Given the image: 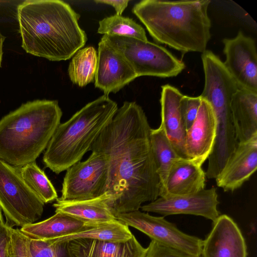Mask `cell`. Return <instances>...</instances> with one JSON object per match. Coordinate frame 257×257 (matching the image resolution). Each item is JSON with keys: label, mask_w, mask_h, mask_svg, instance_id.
Masks as SVG:
<instances>
[{"label": "cell", "mask_w": 257, "mask_h": 257, "mask_svg": "<svg viewBox=\"0 0 257 257\" xmlns=\"http://www.w3.org/2000/svg\"><path fill=\"white\" fill-rule=\"evenodd\" d=\"M22 47L28 53L59 61L69 59L85 44L80 15L60 0H32L17 8Z\"/></svg>", "instance_id": "2"}, {"label": "cell", "mask_w": 257, "mask_h": 257, "mask_svg": "<svg viewBox=\"0 0 257 257\" xmlns=\"http://www.w3.org/2000/svg\"><path fill=\"white\" fill-rule=\"evenodd\" d=\"M97 33L108 35L133 37L147 41L144 29L133 19L115 14L99 22Z\"/></svg>", "instance_id": "26"}, {"label": "cell", "mask_w": 257, "mask_h": 257, "mask_svg": "<svg viewBox=\"0 0 257 257\" xmlns=\"http://www.w3.org/2000/svg\"><path fill=\"white\" fill-rule=\"evenodd\" d=\"M151 129L142 107L125 101L90 147L89 151L107 158L108 175L104 194L114 215L139 210L143 203L159 197Z\"/></svg>", "instance_id": "1"}, {"label": "cell", "mask_w": 257, "mask_h": 257, "mask_svg": "<svg viewBox=\"0 0 257 257\" xmlns=\"http://www.w3.org/2000/svg\"><path fill=\"white\" fill-rule=\"evenodd\" d=\"M145 257H203L202 255L195 256L183 251L164 245L152 240L148 247Z\"/></svg>", "instance_id": "30"}, {"label": "cell", "mask_w": 257, "mask_h": 257, "mask_svg": "<svg viewBox=\"0 0 257 257\" xmlns=\"http://www.w3.org/2000/svg\"><path fill=\"white\" fill-rule=\"evenodd\" d=\"M202 98L200 96L192 97L183 95L180 103V111L186 131L190 128L197 115Z\"/></svg>", "instance_id": "29"}, {"label": "cell", "mask_w": 257, "mask_h": 257, "mask_svg": "<svg viewBox=\"0 0 257 257\" xmlns=\"http://www.w3.org/2000/svg\"><path fill=\"white\" fill-rule=\"evenodd\" d=\"M210 0H143L133 13L152 37L183 54L203 53L210 39Z\"/></svg>", "instance_id": "3"}, {"label": "cell", "mask_w": 257, "mask_h": 257, "mask_svg": "<svg viewBox=\"0 0 257 257\" xmlns=\"http://www.w3.org/2000/svg\"><path fill=\"white\" fill-rule=\"evenodd\" d=\"M115 216L117 220L135 228L164 245L195 256L202 254L203 240L182 232L164 217L152 216L139 210L118 213Z\"/></svg>", "instance_id": "9"}, {"label": "cell", "mask_w": 257, "mask_h": 257, "mask_svg": "<svg viewBox=\"0 0 257 257\" xmlns=\"http://www.w3.org/2000/svg\"><path fill=\"white\" fill-rule=\"evenodd\" d=\"M66 171L59 199L90 200L104 193L108 180V163L102 153L92 151L87 160L74 164Z\"/></svg>", "instance_id": "8"}, {"label": "cell", "mask_w": 257, "mask_h": 257, "mask_svg": "<svg viewBox=\"0 0 257 257\" xmlns=\"http://www.w3.org/2000/svg\"><path fill=\"white\" fill-rule=\"evenodd\" d=\"M216 135L214 111L210 104L202 99L196 117L186 131L185 150L187 158L202 166L212 151Z\"/></svg>", "instance_id": "14"}, {"label": "cell", "mask_w": 257, "mask_h": 257, "mask_svg": "<svg viewBox=\"0 0 257 257\" xmlns=\"http://www.w3.org/2000/svg\"><path fill=\"white\" fill-rule=\"evenodd\" d=\"M44 204L25 183L19 167L0 159V208L7 222L12 227L35 223Z\"/></svg>", "instance_id": "7"}, {"label": "cell", "mask_w": 257, "mask_h": 257, "mask_svg": "<svg viewBox=\"0 0 257 257\" xmlns=\"http://www.w3.org/2000/svg\"><path fill=\"white\" fill-rule=\"evenodd\" d=\"M11 226L5 222L2 213L0 214V257H9V248Z\"/></svg>", "instance_id": "31"}, {"label": "cell", "mask_w": 257, "mask_h": 257, "mask_svg": "<svg viewBox=\"0 0 257 257\" xmlns=\"http://www.w3.org/2000/svg\"><path fill=\"white\" fill-rule=\"evenodd\" d=\"M231 111L238 143L257 135V93L239 88L233 95Z\"/></svg>", "instance_id": "20"}, {"label": "cell", "mask_w": 257, "mask_h": 257, "mask_svg": "<svg viewBox=\"0 0 257 257\" xmlns=\"http://www.w3.org/2000/svg\"><path fill=\"white\" fill-rule=\"evenodd\" d=\"M30 238L20 229L11 227L9 257H33L30 249Z\"/></svg>", "instance_id": "28"}, {"label": "cell", "mask_w": 257, "mask_h": 257, "mask_svg": "<svg viewBox=\"0 0 257 257\" xmlns=\"http://www.w3.org/2000/svg\"><path fill=\"white\" fill-rule=\"evenodd\" d=\"M102 40L118 51L130 64L137 77H175L185 65L165 47L139 39L104 35Z\"/></svg>", "instance_id": "6"}, {"label": "cell", "mask_w": 257, "mask_h": 257, "mask_svg": "<svg viewBox=\"0 0 257 257\" xmlns=\"http://www.w3.org/2000/svg\"><path fill=\"white\" fill-rule=\"evenodd\" d=\"M1 213H2V210H1V208H0V214H1Z\"/></svg>", "instance_id": "34"}, {"label": "cell", "mask_w": 257, "mask_h": 257, "mask_svg": "<svg viewBox=\"0 0 257 257\" xmlns=\"http://www.w3.org/2000/svg\"><path fill=\"white\" fill-rule=\"evenodd\" d=\"M30 249L33 257H67L65 242L30 238Z\"/></svg>", "instance_id": "27"}, {"label": "cell", "mask_w": 257, "mask_h": 257, "mask_svg": "<svg viewBox=\"0 0 257 257\" xmlns=\"http://www.w3.org/2000/svg\"><path fill=\"white\" fill-rule=\"evenodd\" d=\"M183 94L169 84L162 86L160 126L178 155L188 159L185 150L186 130L181 116L180 103Z\"/></svg>", "instance_id": "17"}, {"label": "cell", "mask_w": 257, "mask_h": 257, "mask_svg": "<svg viewBox=\"0 0 257 257\" xmlns=\"http://www.w3.org/2000/svg\"><path fill=\"white\" fill-rule=\"evenodd\" d=\"M96 225L67 214L55 212L47 219L25 225L20 229L30 238L46 240L71 235Z\"/></svg>", "instance_id": "19"}, {"label": "cell", "mask_w": 257, "mask_h": 257, "mask_svg": "<svg viewBox=\"0 0 257 257\" xmlns=\"http://www.w3.org/2000/svg\"><path fill=\"white\" fill-rule=\"evenodd\" d=\"M224 65L239 88L257 93V52L255 41L239 31L233 38L223 39Z\"/></svg>", "instance_id": "10"}, {"label": "cell", "mask_w": 257, "mask_h": 257, "mask_svg": "<svg viewBox=\"0 0 257 257\" xmlns=\"http://www.w3.org/2000/svg\"><path fill=\"white\" fill-rule=\"evenodd\" d=\"M5 37L4 36L2 33L0 32V67L1 66V63L2 61V58L3 55V43L5 41Z\"/></svg>", "instance_id": "33"}, {"label": "cell", "mask_w": 257, "mask_h": 257, "mask_svg": "<svg viewBox=\"0 0 257 257\" xmlns=\"http://www.w3.org/2000/svg\"><path fill=\"white\" fill-rule=\"evenodd\" d=\"M257 169V135L238 143L223 170L215 178L224 191L233 192L249 180Z\"/></svg>", "instance_id": "15"}, {"label": "cell", "mask_w": 257, "mask_h": 257, "mask_svg": "<svg viewBox=\"0 0 257 257\" xmlns=\"http://www.w3.org/2000/svg\"><path fill=\"white\" fill-rule=\"evenodd\" d=\"M118 108L115 101L103 94L60 123L45 149V166L59 174L80 161Z\"/></svg>", "instance_id": "5"}, {"label": "cell", "mask_w": 257, "mask_h": 257, "mask_svg": "<svg viewBox=\"0 0 257 257\" xmlns=\"http://www.w3.org/2000/svg\"><path fill=\"white\" fill-rule=\"evenodd\" d=\"M133 235L127 225L116 219L96 225L71 235L50 240L56 243H63L81 238L108 242H123L131 239Z\"/></svg>", "instance_id": "23"}, {"label": "cell", "mask_w": 257, "mask_h": 257, "mask_svg": "<svg viewBox=\"0 0 257 257\" xmlns=\"http://www.w3.org/2000/svg\"><path fill=\"white\" fill-rule=\"evenodd\" d=\"M19 170L25 183L44 204L58 198L55 187L35 161L19 167Z\"/></svg>", "instance_id": "25"}, {"label": "cell", "mask_w": 257, "mask_h": 257, "mask_svg": "<svg viewBox=\"0 0 257 257\" xmlns=\"http://www.w3.org/2000/svg\"><path fill=\"white\" fill-rule=\"evenodd\" d=\"M65 243L67 257H145L147 251L134 235L123 242L81 238Z\"/></svg>", "instance_id": "16"}, {"label": "cell", "mask_w": 257, "mask_h": 257, "mask_svg": "<svg viewBox=\"0 0 257 257\" xmlns=\"http://www.w3.org/2000/svg\"><path fill=\"white\" fill-rule=\"evenodd\" d=\"M62 111L57 100L22 104L0 120V159L17 167L35 161L47 148Z\"/></svg>", "instance_id": "4"}, {"label": "cell", "mask_w": 257, "mask_h": 257, "mask_svg": "<svg viewBox=\"0 0 257 257\" xmlns=\"http://www.w3.org/2000/svg\"><path fill=\"white\" fill-rule=\"evenodd\" d=\"M219 202L216 189L212 187L198 192L181 196L159 197L142 205L146 212H154L165 216L175 214L200 216L214 221L219 216Z\"/></svg>", "instance_id": "11"}, {"label": "cell", "mask_w": 257, "mask_h": 257, "mask_svg": "<svg viewBox=\"0 0 257 257\" xmlns=\"http://www.w3.org/2000/svg\"><path fill=\"white\" fill-rule=\"evenodd\" d=\"M130 0H96L94 2L111 6L115 10L116 14L121 16L124 10L127 7Z\"/></svg>", "instance_id": "32"}, {"label": "cell", "mask_w": 257, "mask_h": 257, "mask_svg": "<svg viewBox=\"0 0 257 257\" xmlns=\"http://www.w3.org/2000/svg\"><path fill=\"white\" fill-rule=\"evenodd\" d=\"M97 53L92 46L79 49L73 55L68 67L73 83L84 87L94 80L97 65Z\"/></svg>", "instance_id": "24"}, {"label": "cell", "mask_w": 257, "mask_h": 257, "mask_svg": "<svg viewBox=\"0 0 257 257\" xmlns=\"http://www.w3.org/2000/svg\"><path fill=\"white\" fill-rule=\"evenodd\" d=\"M94 85L104 94L116 93L137 77L124 57L106 41L98 43Z\"/></svg>", "instance_id": "12"}, {"label": "cell", "mask_w": 257, "mask_h": 257, "mask_svg": "<svg viewBox=\"0 0 257 257\" xmlns=\"http://www.w3.org/2000/svg\"><path fill=\"white\" fill-rule=\"evenodd\" d=\"M212 228L203 240V257H247L244 237L235 222L225 214L213 222Z\"/></svg>", "instance_id": "13"}, {"label": "cell", "mask_w": 257, "mask_h": 257, "mask_svg": "<svg viewBox=\"0 0 257 257\" xmlns=\"http://www.w3.org/2000/svg\"><path fill=\"white\" fill-rule=\"evenodd\" d=\"M206 173L189 159L180 158L172 165L159 197L181 196L205 189Z\"/></svg>", "instance_id": "18"}, {"label": "cell", "mask_w": 257, "mask_h": 257, "mask_svg": "<svg viewBox=\"0 0 257 257\" xmlns=\"http://www.w3.org/2000/svg\"><path fill=\"white\" fill-rule=\"evenodd\" d=\"M150 145L160 179L161 191L172 165L181 157L178 155L160 125L157 128L151 129Z\"/></svg>", "instance_id": "22"}, {"label": "cell", "mask_w": 257, "mask_h": 257, "mask_svg": "<svg viewBox=\"0 0 257 257\" xmlns=\"http://www.w3.org/2000/svg\"><path fill=\"white\" fill-rule=\"evenodd\" d=\"M103 194L90 200L64 201L58 198L53 206L55 212H61L71 215L84 221L95 224L116 220L106 202Z\"/></svg>", "instance_id": "21"}]
</instances>
